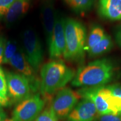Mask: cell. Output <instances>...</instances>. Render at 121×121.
Wrapping results in <instances>:
<instances>
[{"mask_svg":"<svg viewBox=\"0 0 121 121\" xmlns=\"http://www.w3.org/2000/svg\"><path fill=\"white\" fill-rule=\"evenodd\" d=\"M81 98H86L93 103L99 115L113 114L102 95L99 90V86L82 87L77 91Z\"/></svg>","mask_w":121,"mask_h":121,"instance_id":"11","label":"cell"},{"mask_svg":"<svg viewBox=\"0 0 121 121\" xmlns=\"http://www.w3.org/2000/svg\"><path fill=\"white\" fill-rule=\"evenodd\" d=\"M17 43L14 40H8L5 42L3 63L9 64L10 60L19 49Z\"/></svg>","mask_w":121,"mask_h":121,"instance_id":"18","label":"cell"},{"mask_svg":"<svg viewBox=\"0 0 121 121\" xmlns=\"http://www.w3.org/2000/svg\"><path fill=\"white\" fill-rule=\"evenodd\" d=\"M110 93L121 103V84H115L107 86Z\"/></svg>","mask_w":121,"mask_h":121,"instance_id":"22","label":"cell"},{"mask_svg":"<svg viewBox=\"0 0 121 121\" xmlns=\"http://www.w3.org/2000/svg\"><path fill=\"white\" fill-rule=\"evenodd\" d=\"M11 105L9 99H4L0 96V105L1 107H7Z\"/></svg>","mask_w":121,"mask_h":121,"instance_id":"26","label":"cell"},{"mask_svg":"<svg viewBox=\"0 0 121 121\" xmlns=\"http://www.w3.org/2000/svg\"><path fill=\"white\" fill-rule=\"evenodd\" d=\"M6 119V114L3 110H0V121H3Z\"/></svg>","mask_w":121,"mask_h":121,"instance_id":"27","label":"cell"},{"mask_svg":"<svg viewBox=\"0 0 121 121\" xmlns=\"http://www.w3.org/2000/svg\"><path fill=\"white\" fill-rule=\"evenodd\" d=\"M98 13L104 19L112 22L121 20V0H99Z\"/></svg>","mask_w":121,"mask_h":121,"instance_id":"13","label":"cell"},{"mask_svg":"<svg viewBox=\"0 0 121 121\" xmlns=\"http://www.w3.org/2000/svg\"><path fill=\"white\" fill-rule=\"evenodd\" d=\"M113 46L112 39L109 35L106 34L103 39L95 47L87 52L90 57H96L102 56L111 50Z\"/></svg>","mask_w":121,"mask_h":121,"instance_id":"16","label":"cell"},{"mask_svg":"<svg viewBox=\"0 0 121 121\" xmlns=\"http://www.w3.org/2000/svg\"><path fill=\"white\" fill-rule=\"evenodd\" d=\"M67 5L75 13H85L93 7L95 0H63Z\"/></svg>","mask_w":121,"mask_h":121,"instance_id":"17","label":"cell"},{"mask_svg":"<svg viewBox=\"0 0 121 121\" xmlns=\"http://www.w3.org/2000/svg\"><path fill=\"white\" fill-rule=\"evenodd\" d=\"M7 96L10 103L18 104L32 95L26 78L19 73L6 72Z\"/></svg>","mask_w":121,"mask_h":121,"instance_id":"7","label":"cell"},{"mask_svg":"<svg viewBox=\"0 0 121 121\" xmlns=\"http://www.w3.org/2000/svg\"><path fill=\"white\" fill-rule=\"evenodd\" d=\"M0 110H2V107H1V105H0Z\"/></svg>","mask_w":121,"mask_h":121,"instance_id":"29","label":"cell"},{"mask_svg":"<svg viewBox=\"0 0 121 121\" xmlns=\"http://www.w3.org/2000/svg\"><path fill=\"white\" fill-rule=\"evenodd\" d=\"M33 121H58V119L49 106L42 110Z\"/></svg>","mask_w":121,"mask_h":121,"instance_id":"19","label":"cell"},{"mask_svg":"<svg viewBox=\"0 0 121 121\" xmlns=\"http://www.w3.org/2000/svg\"><path fill=\"white\" fill-rule=\"evenodd\" d=\"M45 102L40 94L31 95L17 104L13 112L11 121H33L43 110Z\"/></svg>","mask_w":121,"mask_h":121,"instance_id":"6","label":"cell"},{"mask_svg":"<svg viewBox=\"0 0 121 121\" xmlns=\"http://www.w3.org/2000/svg\"><path fill=\"white\" fill-rule=\"evenodd\" d=\"M93 103L82 98L67 117V121H94L99 116Z\"/></svg>","mask_w":121,"mask_h":121,"instance_id":"10","label":"cell"},{"mask_svg":"<svg viewBox=\"0 0 121 121\" xmlns=\"http://www.w3.org/2000/svg\"><path fill=\"white\" fill-rule=\"evenodd\" d=\"M16 0H0V20L3 18Z\"/></svg>","mask_w":121,"mask_h":121,"instance_id":"21","label":"cell"},{"mask_svg":"<svg viewBox=\"0 0 121 121\" xmlns=\"http://www.w3.org/2000/svg\"><path fill=\"white\" fill-rule=\"evenodd\" d=\"M3 121H11V119H5Z\"/></svg>","mask_w":121,"mask_h":121,"instance_id":"28","label":"cell"},{"mask_svg":"<svg viewBox=\"0 0 121 121\" xmlns=\"http://www.w3.org/2000/svg\"><path fill=\"white\" fill-rule=\"evenodd\" d=\"M75 73L60 60H53L44 65L40 69L39 91L45 103H51L53 96L73 80Z\"/></svg>","mask_w":121,"mask_h":121,"instance_id":"1","label":"cell"},{"mask_svg":"<svg viewBox=\"0 0 121 121\" xmlns=\"http://www.w3.org/2000/svg\"><path fill=\"white\" fill-rule=\"evenodd\" d=\"M115 71L111 60L107 58L98 59L78 68L71 85L81 88L105 86L112 81Z\"/></svg>","mask_w":121,"mask_h":121,"instance_id":"2","label":"cell"},{"mask_svg":"<svg viewBox=\"0 0 121 121\" xmlns=\"http://www.w3.org/2000/svg\"><path fill=\"white\" fill-rule=\"evenodd\" d=\"M9 64L17 71V73L26 78L32 93L37 94L40 90V78L28 62L22 48H19Z\"/></svg>","mask_w":121,"mask_h":121,"instance_id":"8","label":"cell"},{"mask_svg":"<svg viewBox=\"0 0 121 121\" xmlns=\"http://www.w3.org/2000/svg\"><path fill=\"white\" fill-rule=\"evenodd\" d=\"M30 4V0H16L3 18L4 23L10 25L22 19L28 12Z\"/></svg>","mask_w":121,"mask_h":121,"instance_id":"14","label":"cell"},{"mask_svg":"<svg viewBox=\"0 0 121 121\" xmlns=\"http://www.w3.org/2000/svg\"><path fill=\"white\" fill-rule=\"evenodd\" d=\"M96 121H121V114H104L99 115Z\"/></svg>","mask_w":121,"mask_h":121,"instance_id":"23","label":"cell"},{"mask_svg":"<svg viewBox=\"0 0 121 121\" xmlns=\"http://www.w3.org/2000/svg\"><path fill=\"white\" fill-rule=\"evenodd\" d=\"M81 98L77 91L64 87L56 94L49 106L58 119H63L67 117Z\"/></svg>","mask_w":121,"mask_h":121,"instance_id":"5","label":"cell"},{"mask_svg":"<svg viewBox=\"0 0 121 121\" xmlns=\"http://www.w3.org/2000/svg\"><path fill=\"white\" fill-rule=\"evenodd\" d=\"M114 37L116 43L121 48V25L118 27L115 31Z\"/></svg>","mask_w":121,"mask_h":121,"instance_id":"25","label":"cell"},{"mask_svg":"<svg viewBox=\"0 0 121 121\" xmlns=\"http://www.w3.org/2000/svg\"><path fill=\"white\" fill-rule=\"evenodd\" d=\"M48 47L51 60H59L62 57H63L66 48L65 19L58 12H57L53 31Z\"/></svg>","mask_w":121,"mask_h":121,"instance_id":"9","label":"cell"},{"mask_svg":"<svg viewBox=\"0 0 121 121\" xmlns=\"http://www.w3.org/2000/svg\"><path fill=\"white\" fill-rule=\"evenodd\" d=\"M6 40L0 36V65L3 63V58H4V45Z\"/></svg>","mask_w":121,"mask_h":121,"instance_id":"24","label":"cell"},{"mask_svg":"<svg viewBox=\"0 0 121 121\" xmlns=\"http://www.w3.org/2000/svg\"><path fill=\"white\" fill-rule=\"evenodd\" d=\"M66 48L63 58L71 62H80L85 57V48L87 39L86 27L79 21L65 19Z\"/></svg>","mask_w":121,"mask_h":121,"instance_id":"3","label":"cell"},{"mask_svg":"<svg viewBox=\"0 0 121 121\" xmlns=\"http://www.w3.org/2000/svg\"><path fill=\"white\" fill-rule=\"evenodd\" d=\"M107 34L103 28L99 25H95L91 29L90 33L87 37L85 51L87 52L94 47L97 45L105 37Z\"/></svg>","mask_w":121,"mask_h":121,"instance_id":"15","label":"cell"},{"mask_svg":"<svg viewBox=\"0 0 121 121\" xmlns=\"http://www.w3.org/2000/svg\"><path fill=\"white\" fill-rule=\"evenodd\" d=\"M57 12L54 8L53 0H44L42 6L41 13L47 45L49 43L53 31Z\"/></svg>","mask_w":121,"mask_h":121,"instance_id":"12","label":"cell"},{"mask_svg":"<svg viewBox=\"0 0 121 121\" xmlns=\"http://www.w3.org/2000/svg\"><path fill=\"white\" fill-rule=\"evenodd\" d=\"M22 50L30 66L36 72L41 67L43 60V49L40 39L35 31L26 29L22 35Z\"/></svg>","mask_w":121,"mask_h":121,"instance_id":"4","label":"cell"},{"mask_svg":"<svg viewBox=\"0 0 121 121\" xmlns=\"http://www.w3.org/2000/svg\"><path fill=\"white\" fill-rule=\"evenodd\" d=\"M0 96L4 99H9L7 96V86L6 73L0 66Z\"/></svg>","mask_w":121,"mask_h":121,"instance_id":"20","label":"cell"}]
</instances>
